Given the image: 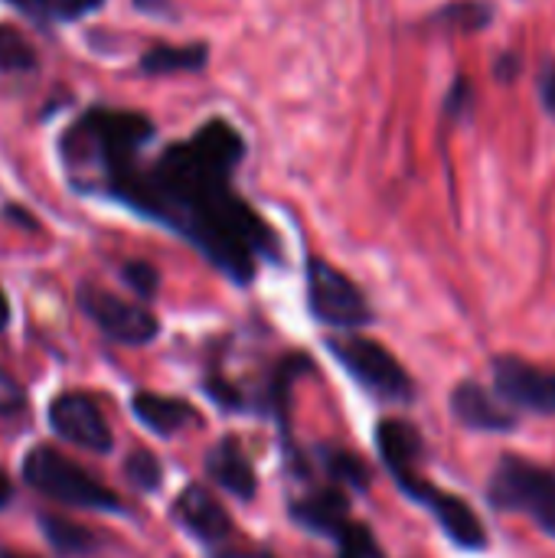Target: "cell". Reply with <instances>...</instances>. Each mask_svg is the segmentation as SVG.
Here are the masks:
<instances>
[{
	"label": "cell",
	"mask_w": 555,
	"mask_h": 558,
	"mask_svg": "<svg viewBox=\"0 0 555 558\" xmlns=\"http://www.w3.org/2000/svg\"><path fill=\"white\" fill-rule=\"evenodd\" d=\"M245 160V137L226 118H209L186 141L164 147L150 163H131L101 190L131 209L190 239L236 284H252L262 262H278L272 226L232 190Z\"/></svg>",
	"instance_id": "6da1fadb"
},
{
	"label": "cell",
	"mask_w": 555,
	"mask_h": 558,
	"mask_svg": "<svg viewBox=\"0 0 555 558\" xmlns=\"http://www.w3.org/2000/svg\"><path fill=\"white\" fill-rule=\"evenodd\" d=\"M150 137L154 124L141 111L92 108L59 137V150L72 180L79 186L82 180H92L88 190H95L137 163V154Z\"/></svg>",
	"instance_id": "7a4b0ae2"
},
{
	"label": "cell",
	"mask_w": 555,
	"mask_h": 558,
	"mask_svg": "<svg viewBox=\"0 0 555 558\" xmlns=\"http://www.w3.org/2000/svg\"><path fill=\"white\" fill-rule=\"evenodd\" d=\"M487 504L504 513L530 517L546 536H555V471L523 454H504L487 481Z\"/></svg>",
	"instance_id": "3957f363"
},
{
	"label": "cell",
	"mask_w": 555,
	"mask_h": 558,
	"mask_svg": "<svg viewBox=\"0 0 555 558\" xmlns=\"http://www.w3.org/2000/svg\"><path fill=\"white\" fill-rule=\"evenodd\" d=\"M324 350L373 399L389 402V405H409L415 399V383H412L409 369L383 343L350 333V337H327Z\"/></svg>",
	"instance_id": "277c9868"
},
{
	"label": "cell",
	"mask_w": 555,
	"mask_h": 558,
	"mask_svg": "<svg viewBox=\"0 0 555 558\" xmlns=\"http://www.w3.org/2000/svg\"><path fill=\"white\" fill-rule=\"evenodd\" d=\"M23 477L33 490L46 494L56 504L82 507V510H105V513L121 510V500L108 487H101L88 471L56 454L52 448H33L23 461Z\"/></svg>",
	"instance_id": "5b68a950"
},
{
	"label": "cell",
	"mask_w": 555,
	"mask_h": 558,
	"mask_svg": "<svg viewBox=\"0 0 555 558\" xmlns=\"http://www.w3.org/2000/svg\"><path fill=\"white\" fill-rule=\"evenodd\" d=\"M389 477L396 481V487H399L409 500H415L419 507H425V510L435 517V523L442 526V533H445L458 549H464V553H484V549H487V530H484L481 517L471 510V504L461 500V497H455V494H448V490H442V487H435V484L422 474V464H415V468H399V471H393Z\"/></svg>",
	"instance_id": "8992f818"
},
{
	"label": "cell",
	"mask_w": 555,
	"mask_h": 558,
	"mask_svg": "<svg viewBox=\"0 0 555 558\" xmlns=\"http://www.w3.org/2000/svg\"><path fill=\"white\" fill-rule=\"evenodd\" d=\"M307 307L317 324L337 330H360L373 324V307L363 291L330 262L311 255L307 258Z\"/></svg>",
	"instance_id": "52a82bcc"
},
{
	"label": "cell",
	"mask_w": 555,
	"mask_h": 558,
	"mask_svg": "<svg viewBox=\"0 0 555 558\" xmlns=\"http://www.w3.org/2000/svg\"><path fill=\"white\" fill-rule=\"evenodd\" d=\"M491 376L497 396L510 409L530 415H555V369H543L536 363L504 353L491 360Z\"/></svg>",
	"instance_id": "ba28073f"
},
{
	"label": "cell",
	"mask_w": 555,
	"mask_h": 558,
	"mask_svg": "<svg viewBox=\"0 0 555 558\" xmlns=\"http://www.w3.org/2000/svg\"><path fill=\"white\" fill-rule=\"evenodd\" d=\"M79 304L98 324V330L108 333L118 343L144 347L160 333V324L147 307L121 301V298H114V294H108L101 288H92V284L79 288Z\"/></svg>",
	"instance_id": "9c48e42d"
},
{
	"label": "cell",
	"mask_w": 555,
	"mask_h": 558,
	"mask_svg": "<svg viewBox=\"0 0 555 558\" xmlns=\"http://www.w3.org/2000/svg\"><path fill=\"white\" fill-rule=\"evenodd\" d=\"M49 425L59 438H65L75 448L95 451V454H108L114 438L111 428L98 409V402L85 392H65L52 402L49 409Z\"/></svg>",
	"instance_id": "30bf717a"
},
{
	"label": "cell",
	"mask_w": 555,
	"mask_h": 558,
	"mask_svg": "<svg viewBox=\"0 0 555 558\" xmlns=\"http://www.w3.org/2000/svg\"><path fill=\"white\" fill-rule=\"evenodd\" d=\"M288 513L301 530H307L314 536H327L334 543H340L357 526V520L350 517V497L337 484H324V487H314V490L294 497L288 504Z\"/></svg>",
	"instance_id": "8fae6325"
},
{
	"label": "cell",
	"mask_w": 555,
	"mask_h": 558,
	"mask_svg": "<svg viewBox=\"0 0 555 558\" xmlns=\"http://www.w3.org/2000/svg\"><path fill=\"white\" fill-rule=\"evenodd\" d=\"M451 415L471 428V432H491V435H507L520 425V412L510 409L497 389L491 392L487 386L474 383V379H464L455 386L451 392Z\"/></svg>",
	"instance_id": "7c38bea8"
},
{
	"label": "cell",
	"mask_w": 555,
	"mask_h": 558,
	"mask_svg": "<svg viewBox=\"0 0 555 558\" xmlns=\"http://www.w3.org/2000/svg\"><path fill=\"white\" fill-rule=\"evenodd\" d=\"M173 517L190 536H196L203 546L216 549L222 558V546L232 539V520L206 487H186L173 504Z\"/></svg>",
	"instance_id": "4fadbf2b"
},
{
	"label": "cell",
	"mask_w": 555,
	"mask_h": 558,
	"mask_svg": "<svg viewBox=\"0 0 555 558\" xmlns=\"http://www.w3.org/2000/svg\"><path fill=\"white\" fill-rule=\"evenodd\" d=\"M206 474L236 500H255L258 494V474L255 464L249 461L245 448L239 438H222L213 445V451L206 454Z\"/></svg>",
	"instance_id": "5bb4252c"
},
{
	"label": "cell",
	"mask_w": 555,
	"mask_h": 558,
	"mask_svg": "<svg viewBox=\"0 0 555 558\" xmlns=\"http://www.w3.org/2000/svg\"><path fill=\"white\" fill-rule=\"evenodd\" d=\"M131 412L137 415L141 425H147L154 435H177L183 432L186 425L200 422L196 409L183 399H170V396H157V392H137L131 399Z\"/></svg>",
	"instance_id": "9a60e30c"
},
{
	"label": "cell",
	"mask_w": 555,
	"mask_h": 558,
	"mask_svg": "<svg viewBox=\"0 0 555 558\" xmlns=\"http://www.w3.org/2000/svg\"><path fill=\"white\" fill-rule=\"evenodd\" d=\"M209 62L206 43L193 46H154L141 56L144 75H170V72H200Z\"/></svg>",
	"instance_id": "2e32d148"
},
{
	"label": "cell",
	"mask_w": 555,
	"mask_h": 558,
	"mask_svg": "<svg viewBox=\"0 0 555 558\" xmlns=\"http://www.w3.org/2000/svg\"><path fill=\"white\" fill-rule=\"evenodd\" d=\"M321 464H324L330 484H337L343 490L350 487L357 494H366L370 490V468L357 454L340 451V448H321Z\"/></svg>",
	"instance_id": "e0dca14e"
},
{
	"label": "cell",
	"mask_w": 555,
	"mask_h": 558,
	"mask_svg": "<svg viewBox=\"0 0 555 558\" xmlns=\"http://www.w3.org/2000/svg\"><path fill=\"white\" fill-rule=\"evenodd\" d=\"M7 3H13L16 10H23L26 16L39 20V23L43 20H65V23H72V20H82L88 13L101 10L105 0H7Z\"/></svg>",
	"instance_id": "ac0fdd59"
},
{
	"label": "cell",
	"mask_w": 555,
	"mask_h": 558,
	"mask_svg": "<svg viewBox=\"0 0 555 558\" xmlns=\"http://www.w3.org/2000/svg\"><path fill=\"white\" fill-rule=\"evenodd\" d=\"M36 69V52L16 26H0V72H29Z\"/></svg>",
	"instance_id": "d6986e66"
},
{
	"label": "cell",
	"mask_w": 555,
	"mask_h": 558,
	"mask_svg": "<svg viewBox=\"0 0 555 558\" xmlns=\"http://www.w3.org/2000/svg\"><path fill=\"white\" fill-rule=\"evenodd\" d=\"M491 16H494V10L481 0H455L435 13V20H442L445 26H455V29H484L491 23Z\"/></svg>",
	"instance_id": "ffe728a7"
},
{
	"label": "cell",
	"mask_w": 555,
	"mask_h": 558,
	"mask_svg": "<svg viewBox=\"0 0 555 558\" xmlns=\"http://www.w3.org/2000/svg\"><path fill=\"white\" fill-rule=\"evenodd\" d=\"M43 530H46V539L59 549V553H88L92 549V533H85L82 526L75 523H65L59 517H43Z\"/></svg>",
	"instance_id": "44dd1931"
},
{
	"label": "cell",
	"mask_w": 555,
	"mask_h": 558,
	"mask_svg": "<svg viewBox=\"0 0 555 558\" xmlns=\"http://www.w3.org/2000/svg\"><path fill=\"white\" fill-rule=\"evenodd\" d=\"M124 471H128V481H131L137 490H157L160 481H164V468H160V461H157L150 451H134V454L128 458Z\"/></svg>",
	"instance_id": "7402d4cb"
},
{
	"label": "cell",
	"mask_w": 555,
	"mask_h": 558,
	"mask_svg": "<svg viewBox=\"0 0 555 558\" xmlns=\"http://www.w3.org/2000/svg\"><path fill=\"white\" fill-rule=\"evenodd\" d=\"M121 278H124L128 288H131L137 298H144V301H150V298L157 294V284H160L157 268L147 265V262H128V265L121 268Z\"/></svg>",
	"instance_id": "603a6c76"
},
{
	"label": "cell",
	"mask_w": 555,
	"mask_h": 558,
	"mask_svg": "<svg viewBox=\"0 0 555 558\" xmlns=\"http://www.w3.org/2000/svg\"><path fill=\"white\" fill-rule=\"evenodd\" d=\"M337 546H340V556L337 558H383L379 556L376 539H373V533L363 523H357Z\"/></svg>",
	"instance_id": "cb8c5ba5"
},
{
	"label": "cell",
	"mask_w": 555,
	"mask_h": 558,
	"mask_svg": "<svg viewBox=\"0 0 555 558\" xmlns=\"http://www.w3.org/2000/svg\"><path fill=\"white\" fill-rule=\"evenodd\" d=\"M536 88H540V98H543L546 114H553L555 118V59L553 56H543V62H540V75H536Z\"/></svg>",
	"instance_id": "d4e9b609"
},
{
	"label": "cell",
	"mask_w": 555,
	"mask_h": 558,
	"mask_svg": "<svg viewBox=\"0 0 555 558\" xmlns=\"http://www.w3.org/2000/svg\"><path fill=\"white\" fill-rule=\"evenodd\" d=\"M468 101H471V88H468V82H464V78H458V82L451 85L448 98H445V111H448L451 118H458V114L468 108Z\"/></svg>",
	"instance_id": "484cf974"
},
{
	"label": "cell",
	"mask_w": 555,
	"mask_h": 558,
	"mask_svg": "<svg viewBox=\"0 0 555 558\" xmlns=\"http://www.w3.org/2000/svg\"><path fill=\"white\" fill-rule=\"evenodd\" d=\"M520 56L517 52H504L500 59H497V65H494V72H497V78L500 82H514L517 75H520Z\"/></svg>",
	"instance_id": "4316f807"
},
{
	"label": "cell",
	"mask_w": 555,
	"mask_h": 558,
	"mask_svg": "<svg viewBox=\"0 0 555 558\" xmlns=\"http://www.w3.org/2000/svg\"><path fill=\"white\" fill-rule=\"evenodd\" d=\"M167 3L170 0H134V7L144 10V13H160V10H167Z\"/></svg>",
	"instance_id": "83f0119b"
},
{
	"label": "cell",
	"mask_w": 555,
	"mask_h": 558,
	"mask_svg": "<svg viewBox=\"0 0 555 558\" xmlns=\"http://www.w3.org/2000/svg\"><path fill=\"white\" fill-rule=\"evenodd\" d=\"M10 497H13V484H10V477L0 471V507H7V504H10Z\"/></svg>",
	"instance_id": "f1b7e54d"
},
{
	"label": "cell",
	"mask_w": 555,
	"mask_h": 558,
	"mask_svg": "<svg viewBox=\"0 0 555 558\" xmlns=\"http://www.w3.org/2000/svg\"><path fill=\"white\" fill-rule=\"evenodd\" d=\"M10 324V304H7V294H3V288H0V330Z\"/></svg>",
	"instance_id": "f546056e"
},
{
	"label": "cell",
	"mask_w": 555,
	"mask_h": 558,
	"mask_svg": "<svg viewBox=\"0 0 555 558\" xmlns=\"http://www.w3.org/2000/svg\"><path fill=\"white\" fill-rule=\"evenodd\" d=\"M0 558H29V556H13V553H0Z\"/></svg>",
	"instance_id": "4dcf8cb0"
},
{
	"label": "cell",
	"mask_w": 555,
	"mask_h": 558,
	"mask_svg": "<svg viewBox=\"0 0 555 558\" xmlns=\"http://www.w3.org/2000/svg\"><path fill=\"white\" fill-rule=\"evenodd\" d=\"M232 558H245V556H232ZM252 558H268V556H252Z\"/></svg>",
	"instance_id": "1f68e13d"
}]
</instances>
